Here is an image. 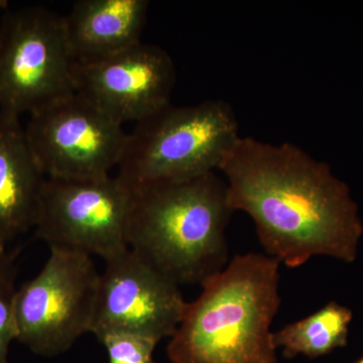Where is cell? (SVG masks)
I'll use <instances>...</instances> for the list:
<instances>
[{"label": "cell", "mask_w": 363, "mask_h": 363, "mask_svg": "<svg viewBox=\"0 0 363 363\" xmlns=\"http://www.w3.org/2000/svg\"><path fill=\"white\" fill-rule=\"evenodd\" d=\"M25 130L45 176L65 180L111 176L130 135L123 124L75 92L30 114Z\"/></svg>", "instance_id": "cell-8"}, {"label": "cell", "mask_w": 363, "mask_h": 363, "mask_svg": "<svg viewBox=\"0 0 363 363\" xmlns=\"http://www.w3.org/2000/svg\"><path fill=\"white\" fill-rule=\"evenodd\" d=\"M108 354L109 363H155L157 339L130 332H108L98 336Z\"/></svg>", "instance_id": "cell-14"}, {"label": "cell", "mask_w": 363, "mask_h": 363, "mask_svg": "<svg viewBox=\"0 0 363 363\" xmlns=\"http://www.w3.org/2000/svg\"><path fill=\"white\" fill-rule=\"evenodd\" d=\"M227 200L252 217L269 257L290 269L315 255L357 259L363 226L350 189L298 145L240 136L219 167Z\"/></svg>", "instance_id": "cell-1"}, {"label": "cell", "mask_w": 363, "mask_h": 363, "mask_svg": "<svg viewBox=\"0 0 363 363\" xmlns=\"http://www.w3.org/2000/svg\"><path fill=\"white\" fill-rule=\"evenodd\" d=\"M171 55L142 42L111 56L75 62V93L116 121L142 123L171 104L176 83Z\"/></svg>", "instance_id": "cell-9"}, {"label": "cell", "mask_w": 363, "mask_h": 363, "mask_svg": "<svg viewBox=\"0 0 363 363\" xmlns=\"http://www.w3.org/2000/svg\"><path fill=\"white\" fill-rule=\"evenodd\" d=\"M279 262L269 255H236L201 284L167 353L173 363H276L271 331L279 311Z\"/></svg>", "instance_id": "cell-2"}, {"label": "cell", "mask_w": 363, "mask_h": 363, "mask_svg": "<svg viewBox=\"0 0 363 363\" xmlns=\"http://www.w3.org/2000/svg\"><path fill=\"white\" fill-rule=\"evenodd\" d=\"M188 303L178 284L128 248L106 260L91 333L130 332L161 341L174 335Z\"/></svg>", "instance_id": "cell-10"}, {"label": "cell", "mask_w": 363, "mask_h": 363, "mask_svg": "<svg viewBox=\"0 0 363 363\" xmlns=\"http://www.w3.org/2000/svg\"><path fill=\"white\" fill-rule=\"evenodd\" d=\"M63 16L33 6L0 25V111L18 116L75 92Z\"/></svg>", "instance_id": "cell-6"}, {"label": "cell", "mask_w": 363, "mask_h": 363, "mask_svg": "<svg viewBox=\"0 0 363 363\" xmlns=\"http://www.w3.org/2000/svg\"><path fill=\"white\" fill-rule=\"evenodd\" d=\"M357 363H363V357L360 358V359L358 360V362Z\"/></svg>", "instance_id": "cell-17"}, {"label": "cell", "mask_w": 363, "mask_h": 363, "mask_svg": "<svg viewBox=\"0 0 363 363\" xmlns=\"http://www.w3.org/2000/svg\"><path fill=\"white\" fill-rule=\"evenodd\" d=\"M0 4H4V2H0ZM4 6V4H0V6Z\"/></svg>", "instance_id": "cell-18"}, {"label": "cell", "mask_w": 363, "mask_h": 363, "mask_svg": "<svg viewBox=\"0 0 363 363\" xmlns=\"http://www.w3.org/2000/svg\"><path fill=\"white\" fill-rule=\"evenodd\" d=\"M147 0H79L63 16L75 62L106 58L142 42Z\"/></svg>", "instance_id": "cell-12"}, {"label": "cell", "mask_w": 363, "mask_h": 363, "mask_svg": "<svg viewBox=\"0 0 363 363\" xmlns=\"http://www.w3.org/2000/svg\"><path fill=\"white\" fill-rule=\"evenodd\" d=\"M352 312L331 302L300 321L274 333L276 347L284 348L286 358L298 354L318 357L347 344Z\"/></svg>", "instance_id": "cell-13"}, {"label": "cell", "mask_w": 363, "mask_h": 363, "mask_svg": "<svg viewBox=\"0 0 363 363\" xmlns=\"http://www.w3.org/2000/svg\"><path fill=\"white\" fill-rule=\"evenodd\" d=\"M240 124L223 100L166 108L135 124L116 177L131 190L218 171L238 142Z\"/></svg>", "instance_id": "cell-4"}, {"label": "cell", "mask_w": 363, "mask_h": 363, "mask_svg": "<svg viewBox=\"0 0 363 363\" xmlns=\"http://www.w3.org/2000/svg\"><path fill=\"white\" fill-rule=\"evenodd\" d=\"M45 179L20 117L0 111V238L6 245L35 227Z\"/></svg>", "instance_id": "cell-11"}, {"label": "cell", "mask_w": 363, "mask_h": 363, "mask_svg": "<svg viewBox=\"0 0 363 363\" xmlns=\"http://www.w3.org/2000/svg\"><path fill=\"white\" fill-rule=\"evenodd\" d=\"M6 243H4V241L1 240V238H0V260L4 259L6 255Z\"/></svg>", "instance_id": "cell-16"}, {"label": "cell", "mask_w": 363, "mask_h": 363, "mask_svg": "<svg viewBox=\"0 0 363 363\" xmlns=\"http://www.w3.org/2000/svg\"><path fill=\"white\" fill-rule=\"evenodd\" d=\"M42 271L16 291V340L35 354L55 357L91 333L100 274L87 253L51 247Z\"/></svg>", "instance_id": "cell-5"}, {"label": "cell", "mask_w": 363, "mask_h": 363, "mask_svg": "<svg viewBox=\"0 0 363 363\" xmlns=\"http://www.w3.org/2000/svg\"><path fill=\"white\" fill-rule=\"evenodd\" d=\"M133 191L116 176L45 179L35 234L50 248L96 255L105 262L128 250Z\"/></svg>", "instance_id": "cell-7"}, {"label": "cell", "mask_w": 363, "mask_h": 363, "mask_svg": "<svg viewBox=\"0 0 363 363\" xmlns=\"http://www.w3.org/2000/svg\"><path fill=\"white\" fill-rule=\"evenodd\" d=\"M13 267L7 255L0 260V363H9L11 344L18 336L14 317V289Z\"/></svg>", "instance_id": "cell-15"}, {"label": "cell", "mask_w": 363, "mask_h": 363, "mask_svg": "<svg viewBox=\"0 0 363 363\" xmlns=\"http://www.w3.org/2000/svg\"><path fill=\"white\" fill-rule=\"evenodd\" d=\"M128 247L176 284H202L227 262L233 210L216 172L133 189Z\"/></svg>", "instance_id": "cell-3"}]
</instances>
